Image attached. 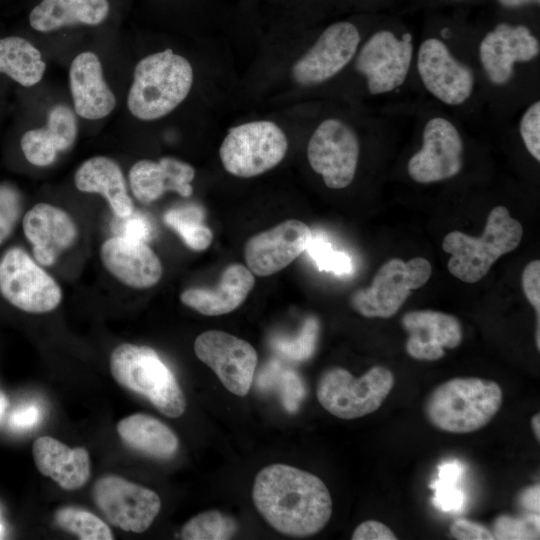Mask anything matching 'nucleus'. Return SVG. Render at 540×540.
Returning a JSON list of instances; mask_svg holds the SVG:
<instances>
[{"instance_id": "2f4dec72", "label": "nucleus", "mask_w": 540, "mask_h": 540, "mask_svg": "<svg viewBox=\"0 0 540 540\" xmlns=\"http://www.w3.org/2000/svg\"><path fill=\"white\" fill-rule=\"evenodd\" d=\"M238 529L235 519L218 510L197 514L182 527L184 540H225L232 538Z\"/></svg>"}, {"instance_id": "9d476101", "label": "nucleus", "mask_w": 540, "mask_h": 540, "mask_svg": "<svg viewBox=\"0 0 540 540\" xmlns=\"http://www.w3.org/2000/svg\"><path fill=\"white\" fill-rule=\"evenodd\" d=\"M360 153L359 139L345 122L329 118L313 132L307 145L311 168L331 189H343L353 181Z\"/></svg>"}, {"instance_id": "9b49d317", "label": "nucleus", "mask_w": 540, "mask_h": 540, "mask_svg": "<svg viewBox=\"0 0 540 540\" xmlns=\"http://www.w3.org/2000/svg\"><path fill=\"white\" fill-rule=\"evenodd\" d=\"M92 495L106 519L124 531H146L161 509L156 492L117 475L99 478Z\"/></svg>"}, {"instance_id": "e433bc0d", "label": "nucleus", "mask_w": 540, "mask_h": 540, "mask_svg": "<svg viewBox=\"0 0 540 540\" xmlns=\"http://www.w3.org/2000/svg\"><path fill=\"white\" fill-rule=\"evenodd\" d=\"M494 539H538L539 514H528L523 517L510 515L498 516L491 530Z\"/></svg>"}, {"instance_id": "ea45409f", "label": "nucleus", "mask_w": 540, "mask_h": 540, "mask_svg": "<svg viewBox=\"0 0 540 540\" xmlns=\"http://www.w3.org/2000/svg\"><path fill=\"white\" fill-rule=\"evenodd\" d=\"M522 288L525 297L534 307L537 319H540V261L528 263L522 272Z\"/></svg>"}, {"instance_id": "20e7f679", "label": "nucleus", "mask_w": 540, "mask_h": 540, "mask_svg": "<svg viewBox=\"0 0 540 540\" xmlns=\"http://www.w3.org/2000/svg\"><path fill=\"white\" fill-rule=\"evenodd\" d=\"M523 235L521 223L510 216L505 206H495L489 213L479 237L461 231L448 233L442 249L451 255L448 271L465 283H476L504 254L518 247Z\"/></svg>"}, {"instance_id": "de8ad7c7", "label": "nucleus", "mask_w": 540, "mask_h": 540, "mask_svg": "<svg viewBox=\"0 0 540 540\" xmlns=\"http://www.w3.org/2000/svg\"><path fill=\"white\" fill-rule=\"evenodd\" d=\"M463 467L458 461H451L443 463L439 466V481L445 483H453L460 479L462 475Z\"/></svg>"}, {"instance_id": "aec40b11", "label": "nucleus", "mask_w": 540, "mask_h": 540, "mask_svg": "<svg viewBox=\"0 0 540 540\" xmlns=\"http://www.w3.org/2000/svg\"><path fill=\"white\" fill-rule=\"evenodd\" d=\"M100 259L111 276L130 288H150L163 275L162 263L152 248L124 235L105 240L100 247Z\"/></svg>"}, {"instance_id": "c756f323", "label": "nucleus", "mask_w": 540, "mask_h": 540, "mask_svg": "<svg viewBox=\"0 0 540 540\" xmlns=\"http://www.w3.org/2000/svg\"><path fill=\"white\" fill-rule=\"evenodd\" d=\"M46 64L40 51L17 36L0 39V72L19 84L30 87L42 79Z\"/></svg>"}, {"instance_id": "4c0bfd02", "label": "nucleus", "mask_w": 540, "mask_h": 540, "mask_svg": "<svg viewBox=\"0 0 540 540\" xmlns=\"http://www.w3.org/2000/svg\"><path fill=\"white\" fill-rule=\"evenodd\" d=\"M23 209L19 190L9 184H0V246L13 233Z\"/></svg>"}, {"instance_id": "c9c22d12", "label": "nucleus", "mask_w": 540, "mask_h": 540, "mask_svg": "<svg viewBox=\"0 0 540 540\" xmlns=\"http://www.w3.org/2000/svg\"><path fill=\"white\" fill-rule=\"evenodd\" d=\"M305 251L320 271L342 276L350 274L353 270L351 258L344 252L334 250L331 244L322 237L312 236Z\"/></svg>"}, {"instance_id": "39448f33", "label": "nucleus", "mask_w": 540, "mask_h": 540, "mask_svg": "<svg viewBox=\"0 0 540 540\" xmlns=\"http://www.w3.org/2000/svg\"><path fill=\"white\" fill-rule=\"evenodd\" d=\"M110 372L125 389L146 397L162 414L177 418L186 398L171 369L146 345L122 343L110 355Z\"/></svg>"}, {"instance_id": "f704fd0d", "label": "nucleus", "mask_w": 540, "mask_h": 540, "mask_svg": "<svg viewBox=\"0 0 540 540\" xmlns=\"http://www.w3.org/2000/svg\"><path fill=\"white\" fill-rule=\"evenodd\" d=\"M319 333V321L310 316L295 336H276L271 345L283 357L292 361H306L314 353Z\"/></svg>"}, {"instance_id": "f8f14e48", "label": "nucleus", "mask_w": 540, "mask_h": 540, "mask_svg": "<svg viewBox=\"0 0 540 540\" xmlns=\"http://www.w3.org/2000/svg\"><path fill=\"white\" fill-rule=\"evenodd\" d=\"M194 352L228 391L240 397L247 395L258 361L249 342L224 331L208 330L195 339Z\"/></svg>"}, {"instance_id": "f03ea898", "label": "nucleus", "mask_w": 540, "mask_h": 540, "mask_svg": "<svg viewBox=\"0 0 540 540\" xmlns=\"http://www.w3.org/2000/svg\"><path fill=\"white\" fill-rule=\"evenodd\" d=\"M503 402L498 383L476 377H457L434 388L424 403L427 420L435 428L455 434L486 426Z\"/></svg>"}, {"instance_id": "6ab92c4d", "label": "nucleus", "mask_w": 540, "mask_h": 540, "mask_svg": "<svg viewBox=\"0 0 540 540\" xmlns=\"http://www.w3.org/2000/svg\"><path fill=\"white\" fill-rule=\"evenodd\" d=\"M22 229L32 247L35 260L43 266L56 263L59 256L78 239V226L64 209L49 203L30 208L22 220Z\"/></svg>"}, {"instance_id": "a19ab883", "label": "nucleus", "mask_w": 540, "mask_h": 540, "mask_svg": "<svg viewBox=\"0 0 540 540\" xmlns=\"http://www.w3.org/2000/svg\"><path fill=\"white\" fill-rule=\"evenodd\" d=\"M456 484L436 481L432 488L435 490L434 503L443 511H457L464 503L463 493L455 487Z\"/></svg>"}, {"instance_id": "09e8293b", "label": "nucleus", "mask_w": 540, "mask_h": 540, "mask_svg": "<svg viewBox=\"0 0 540 540\" xmlns=\"http://www.w3.org/2000/svg\"><path fill=\"white\" fill-rule=\"evenodd\" d=\"M499 3L507 8H519L529 4H539L540 0H498Z\"/></svg>"}, {"instance_id": "c03bdc74", "label": "nucleus", "mask_w": 540, "mask_h": 540, "mask_svg": "<svg viewBox=\"0 0 540 540\" xmlns=\"http://www.w3.org/2000/svg\"><path fill=\"white\" fill-rule=\"evenodd\" d=\"M39 418L35 406H25L16 409L10 416V425L15 429H27L34 426Z\"/></svg>"}, {"instance_id": "393cba45", "label": "nucleus", "mask_w": 540, "mask_h": 540, "mask_svg": "<svg viewBox=\"0 0 540 540\" xmlns=\"http://www.w3.org/2000/svg\"><path fill=\"white\" fill-rule=\"evenodd\" d=\"M255 284L253 273L242 264L227 266L214 289L187 288L180 294L185 306L206 316H219L238 308Z\"/></svg>"}, {"instance_id": "f3484780", "label": "nucleus", "mask_w": 540, "mask_h": 540, "mask_svg": "<svg viewBox=\"0 0 540 540\" xmlns=\"http://www.w3.org/2000/svg\"><path fill=\"white\" fill-rule=\"evenodd\" d=\"M312 237L310 228L296 219L285 220L252 236L245 244L248 269L257 276L273 275L300 256Z\"/></svg>"}, {"instance_id": "a878e982", "label": "nucleus", "mask_w": 540, "mask_h": 540, "mask_svg": "<svg viewBox=\"0 0 540 540\" xmlns=\"http://www.w3.org/2000/svg\"><path fill=\"white\" fill-rule=\"evenodd\" d=\"M39 472L65 490L84 486L90 477V457L84 447L70 448L50 436L38 437L32 447Z\"/></svg>"}, {"instance_id": "423d86ee", "label": "nucleus", "mask_w": 540, "mask_h": 540, "mask_svg": "<svg viewBox=\"0 0 540 540\" xmlns=\"http://www.w3.org/2000/svg\"><path fill=\"white\" fill-rule=\"evenodd\" d=\"M394 375L384 366H373L359 378L341 367L326 369L317 382L322 407L340 419H356L375 412L394 386Z\"/></svg>"}, {"instance_id": "58836bf2", "label": "nucleus", "mask_w": 540, "mask_h": 540, "mask_svg": "<svg viewBox=\"0 0 540 540\" xmlns=\"http://www.w3.org/2000/svg\"><path fill=\"white\" fill-rule=\"evenodd\" d=\"M519 131L530 155L540 161V102L531 104L523 113Z\"/></svg>"}, {"instance_id": "dca6fc26", "label": "nucleus", "mask_w": 540, "mask_h": 540, "mask_svg": "<svg viewBox=\"0 0 540 540\" xmlns=\"http://www.w3.org/2000/svg\"><path fill=\"white\" fill-rule=\"evenodd\" d=\"M417 68L425 88L447 105H461L473 92L472 70L458 61L446 44L437 38L422 42L417 55Z\"/></svg>"}, {"instance_id": "a18cd8bd", "label": "nucleus", "mask_w": 540, "mask_h": 540, "mask_svg": "<svg viewBox=\"0 0 540 540\" xmlns=\"http://www.w3.org/2000/svg\"><path fill=\"white\" fill-rule=\"evenodd\" d=\"M124 226V236L147 242L151 237V227L143 217L130 215Z\"/></svg>"}, {"instance_id": "49530a36", "label": "nucleus", "mask_w": 540, "mask_h": 540, "mask_svg": "<svg viewBox=\"0 0 540 540\" xmlns=\"http://www.w3.org/2000/svg\"><path fill=\"white\" fill-rule=\"evenodd\" d=\"M539 492V484H534L523 489L518 496L520 507L530 514H539Z\"/></svg>"}, {"instance_id": "bb28decb", "label": "nucleus", "mask_w": 540, "mask_h": 540, "mask_svg": "<svg viewBox=\"0 0 540 540\" xmlns=\"http://www.w3.org/2000/svg\"><path fill=\"white\" fill-rule=\"evenodd\" d=\"M74 184L81 192L100 194L120 218L134 213L122 170L109 157L95 156L84 161L75 172Z\"/></svg>"}, {"instance_id": "79ce46f5", "label": "nucleus", "mask_w": 540, "mask_h": 540, "mask_svg": "<svg viewBox=\"0 0 540 540\" xmlns=\"http://www.w3.org/2000/svg\"><path fill=\"white\" fill-rule=\"evenodd\" d=\"M450 534L458 540H492L494 536L486 526L465 518L455 520L450 526Z\"/></svg>"}, {"instance_id": "4be33fe9", "label": "nucleus", "mask_w": 540, "mask_h": 540, "mask_svg": "<svg viewBox=\"0 0 540 540\" xmlns=\"http://www.w3.org/2000/svg\"><path fill=\"white\" fill-rule=\"evenodd\" d=\"M195 169L189 163L174 157H162L158 161L142 159L129 170V184L134 197L141 203H152L168 191L182 197L193 193L191 182Z\"/></svg>"}, {"instance_id": "a211bd4d", "label": "nucleus", "mask_w": 540, "mask_h": 540, "mask_svg": "<svg viewBox=\"0 0 540 540\" xmlns=\"http://www.w3.org/2000/svg\"><path fill=\"white\" fill-rule=\"evenodd\" d=\"M539 52V41L526 26L507 23L496 25L479 46L482 67L495 85L506 84L513 76L515 63L528 62Z\"/></svg>"}, {"instance_id": "8fccbe9b", "label": "nucleus", "mask_w": 540, "mask_h": 540, "mask_svg": "<svg viewBox=\"0 0 540 540\" xmlns=\"http://www.w3.org/2000/svg\"><path fill=\"white\" fill-rule=\"evenodd\" d=\"M531 427L534 432V436L536 440L539 442L540 441V414L539 413L533 415L531 419Z\"/></svg>"}, {"instance_id": "0eeeda50", "label": "nucleus", "mask_w": 540, "mask_h": 540, "mask_svg": "<svg viewBox=\"0 0 540 540\" xmlns=\"http://www.w3.org/2000/svg\"><path fill=\"white\" fill-rule=\"evenodd\" d=\"M287 149L288 140L283 130L272 121L259 120L230 128L219 155L229 174L251 178L277 166Z\"/></svg>"}, {"instance_id": "72a5a7b5", "label": "nucleus", "mask_w": 540, "mask_h": 540, "mask_svg": "<svg viewBox=\"0 0 540 540\" xmlns=\"http://www.w3.org/2000/svg\"><path fill=\"white\" fill-rule=\"evenodd\" d=\"M274 381L279 382L285 409L291 413L296 412L306 393L300 376L294 370L285 368L280 362L273 360L269 361L259 374L258 385L265 388Z\"/></svg>"}, {"instance_id": "b1692460", "label": "nucleus", "mask_w": 540, "mask_h": 540, "mask_svg": "<svg viewBox=\"0 0 540 540\" xmlns=\"http://www.w3.org/2000/svg\"><path fill=\"white\" fill-rule=\"evenodd\" d=\"M77 119L65 104L49 110L45 127L29 130L21 137L20 145L27 161L35 166H49L59 152L69 150L77 138Z\"/></svg>"}, {"instance_id": "c85d7f7f", "label": "nucleus", "mask_w": 540, "mask_h": 540, "mask_svg": "<svg viewBox=\"0 0 540 540\" xmlns=\"http://www.w3.org/2000/svg\"><path fill=\"white\" fill-rule=\"evenodd\" d=\"M117 432L127 446L156 459L173 457L179 447L176 434L165 423L144 413L120 420Z\"/></svg>"}, {"instance_id": "473e14b6", "label": "nucleus", "mask_w": 540, "mask_h": 540, "mask_svg": "<svg viewBox=\"0 0 540 540\" xmlns=\"http://www.w3.org/2000/svg\"><path fill=\"white\" fill-rule=\"evenodd\" d=\"M54 518L60 528L76 535L81 540H112L114 538L108 525L85 509L64 506L55 512Z\"/></svg>"}, {"instance_id": "f257e3e1", "label": "nucleus", "mask_w": 540, "mask_h": 540, "mask_svg": "<svg viewBox=\"0 0 540 540\" xmlns=\"http://www.w3.org/2000/svg\"><path fill=\"white\" fill-rule=\"evenodd\" d=\"M252 500L269 525L293 537L318 533L332 515V499L324 482L287 464H271L258 472Z\"/></svg>"}, {"instance_id": "cd10ccee", "label": "nucleus", "mask_w": 540, "mask_h": 540, "mask_svg": "<svg viewBox=\"0 0 540 540\" xmlns=\"http://www.w3.org/2000/svg\"><path fill=\"white\" fill-rule=\"evenodd\" d=\"M107 0H42L29 15L31 27L51 32L76 24L98 25L109 14Z\"/></svg>"}, {"instance_id": "412c9836", "label": "nucleus", "mask_w": 540, "mask_h": 540, "mask_svg": "<svg viewBox=\"0 0 540 540\" xmlns=\"http://www.w3.org/2000/svg\"><path fill=\"white\" fill-rule=\"evenodd\" d=\"M403 328L408 333L406 352L419 361H436L445 349L458 347L463 329L457 317L433 310H415L403 315Z\"/></svg>"}, {"instance_id": "1a4fd4ad", "label": "nucleus", "mask_w": 540, "mask_h": 540, "mask_svg": "<svg viewBox=\"0 0 540 540\" xmlns=\"http://www.w3.org/2000/svg\"><path fill=\"white\" fill-rule=\"evenodd\" d=\"M0 294L31 314L55 310L63 297L57 281L20 247L9 248L0 258Z\"/></svg>"}, {"instance_id": "7c9ffc66", "label": "nucleus", "mask_w": 540, "mask_h": 540, "mask_svg": "<svg viewBox=\"0 0 540 540\" xmlns=\"http://www.w3.org/2000/svg\"><path fill=\"white\" fill-rule=\"evenodd\" d=\"M204 213L196 206L173 208L164 215L165 223L181 237L187 247L194 251L207 249L213 240V233L203 223Z\"/></svg>"}, {"instance_id": "37998d69", "label": "nucleus", "mask_w": 540, "mask_h": 540, "mask_svg": "<svg viewBox=\"0 0 540 540\" xmlns=\"http://www.w3.org/2000/svg\"><path fill=\"white\" fill-rule=\"evenodd\" d=\"M351 538L353 540H396L394 532L384 523L377 520H366L359 524Z\"/></svg>"}, {"instance_id": "5701e85b", "label": "nucleus", "mask_w": 540, "mask_h": 540, "mask_svg": "<svg viewBox=\"0 0 540 540\" xmlns=\"http://www.w3.org/2000/svg\"><path fill=\"white\" fill-rule=\"evenodd\" d=\"M70 90L76 114L97 120L109 115L116 98L107 85L98 56L90 51L77 55L69 70Z\"/></svg>"}, {"instance_id": "6e6552de", "label": "nucleus", "mask_w": 540, "mask_h": 540, "mask_svg": "<svg viewBox=\"0 0 540 540\" xmlns=\"http://www.w3.org/2000/svg\"><path fill=\"white\" fill-rule=\"evenodd\" d=\"M431 274V264L425 258L390 259L378 269L369 287L351 295L350 305L364 317L389 318L398 312L412 290L426 284Z\"/></svg>"}, {"instance_id": "3c124183", "label": "nucleus", "mask_w": 540, "mask_h": 540, "mask_svg": "<svg viewBox=\"0 0 540 540\" xmlns=\"http://www.w3.org/2000/svg\"><path fill=\"white\" fill-rule=\"evenodd\" d=\"M7 407V399L5 395L0 391V421L4 416L5 410Z\"/></svg>"}, {"instance_id": "2eb2a0df", "label": "nucleus", "mask_w": 540, "mask_h": 540, "mask_svg": "<svg viewBox=\"0 0 540 540\" xmlns=\"http://www.w3.org/2000/svg\"><path fill=\"white\" fill-rule=\"evenodd\" d=\"M359 43L360 34L354 24L341 21L330 25L293 65L292 78L303 86L331 79L352 60Z\"/></svg>"}, {"instance_id": "ddd939ff", "label": "nucleus", "mask_w": 540, "mask_h": 540, "mask_svg": "<svg viewBox=\"0 0 540 540\" xmlns=\"http://www.w3.org/2000/svg\"><path fill=\"white\" fill-rule=\"evenodd\" d=\"M422 147L410 158L407 170L417 183L430 184L456 176L463 167L464 144L455 125L433 117L425 125Z\"/></svg>"}, {"instance_id": "7ed1b4c3", "label": "nucleus", "mask_w": 540, "mask_h": 540, "mask_svg": "<svg viewBox=\"0 0 540 540\" xmlns=\"http://www.w3.org/2000/svg\"><path fill=\"white\" fill-rule=\"evenodd\" d=\"M192 83L193 69L183 56L172 49L148 55L135 66L128 109L140 120L162 118L185 100Z\"/></svg>"}, {"instance_id": "4468645a", "label": "nucleus", "mask_w": 540, "mask_h": 540, "mask_svg": "<svg viewBox=\"0 0 540 540\" xmlns=\"http://www.w3.org/2000/svg\"><path fill=\"white\" fill-rule=\"evenodd\" d=\"M413 46L389 30L374 33L361 47L355 68L367 82L373 95L391 92L400 87L408 75Z\"/></svg>"}]
</instances>
